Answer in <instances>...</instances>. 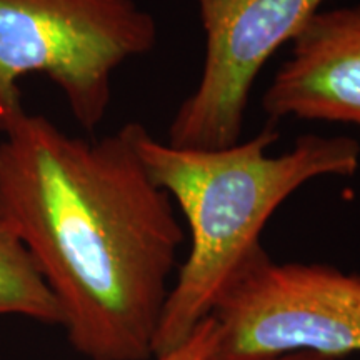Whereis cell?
<instances>
[{"label": "cell", "instance_id": "cell-1", "mask_svg": "<svg viewBox=\"0 0 360 360\" xmlns=\"http://www.w3.org/2000/svg\"><path fill=\"white\" fill-rule=\"evenodd\" d=\"M143 125L72 135L24 110L0 134V207L89 360H152L186 240L139 152Z\"/></svg>", "mask_w": 360, "mask_h": 360}, {"label": "cell", "instance_id": "cell-2", "mask_svg": "<svg viewBox=\"0 0 360 360\" xmlns=\"http://www.w3.org/2000/svg\"><path fill=\"white\" fill-rule=\"evenodd\" d=\"M276 124L220 148H184L146 127L139 152L147 172L179 207L191 249L179 265L155 337L154 357L182 344L212 314L224 290L259 249L265 225L292 193L321 177L359 170L360 143L347 135L305 134L272 155Z\"/></svg>", "mask_w": 360, "mask_h": 360}, {"label": "cell", "instance_id": "cell-3", "mask_svg": "<svg viewBox=\"0 0 360 360\" xmlns=\"http://www.w3.org/2000/svg\"><path fill=\"white\" fill-rule=\"evenodd\" d=\"M157 39L154 15L135 0H0V134L24 114L29 75L51 80L92 132L112 105L115 72Z\"/></svg>", "mask_w": 360, "mask_h": 360}, {"label": "cell", "instance_id": "cell-4", "mask_svg": "<svg viewBox=\"0 0 360 360\" xmlns=\"http://www.w3.org/2000/svg\"><path fill=\"white\" fill-rule=\"evenodd\" d=\"M209 360L312 352L340 360L360 352V272L321 262H278L259 249L210 314Z\"/></svg>", "mask_w": 360, "mask_h": 360}, {"label": "cell", "instance_id": "cell-5", "mask_svg": "<svg viewBox=\"0 0 360 360\" xmlns=\"http://www.w3.org/2000/svg\"><path fill=\"white\" fill-rule=\"evenodd\" d=\"M205 34L199 82L175 110L169 143L220 148L242 139L265 64L305 29L326 0H195Z\"/></svg>", "mask_w": 360, "mask_h": 360}, {"label": "cell", "instance_id": "cell-6", "mask_svg": "<svg viewBox=\"0 0 360 360\" xmlns=\"http://www.w3.org/2000/svg\"><path fill=\"white\" fill-rule=\"evenodd\" d=\"M262 109L274 124L297 119L360 127V4L315 13L265 89Z\"/></svg>", "mask_w": 360, "mask_h": 360}, {"label": "cell", "instance_id": "cell-7", "mask_svg": "<svg viewBox=\"0 0 360 360\" xmlns=\"http://www.w3.org/2000/svg\"><path fill=\"white\" fill-rule=\"evenodd\" d=\"M20 315L60 326L56 297L44 281L29 249L0 207V317Z\"/></svg>", "mask_w": 360, "mask_h": 360}, {"label": "cell", "instance_id": "cell-8", "mask_svg": "<svg viewBox=\"0 0 360 360\" xmlns=\"http://www.w3.org/2000/svg\"><path fill=\"white\" fill-rule=\"evenodd\" d=\"M217 342V326L212 315L204 319L182 344L152 360H209Z\"/></svg>", "mask_w": 360, "mask_h": 360}, {"label": "cell", "instance_id": "cell-9", "mask_svg": "<svg viewBox=\"0 0 360 360\" xmlns=\"http://www.w3.org/2000/svg\"><path fill=\"white\" fill-rule=\"evenodd\" d=\"M247 360H337L326 355H319L312 352H287V354H276V355H265V357H255Z\"/></svg>", "mask_w": 360, "mask_h": 360}]
</instances>
